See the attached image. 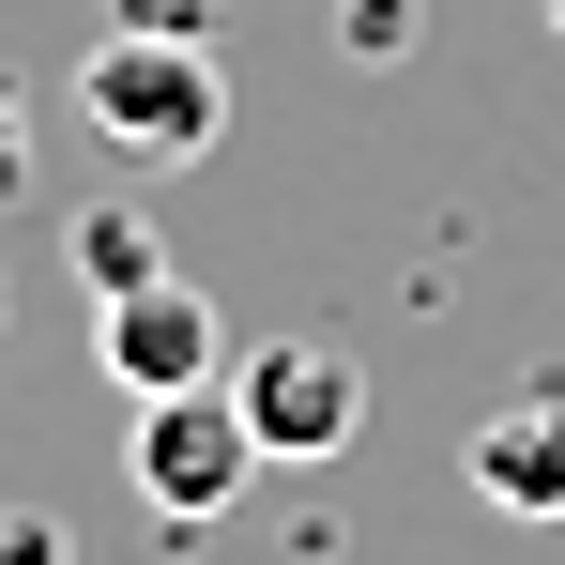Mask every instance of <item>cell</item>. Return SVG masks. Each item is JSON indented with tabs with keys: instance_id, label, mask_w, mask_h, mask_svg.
<instances>
[{
	"instance_id": "6da1fadb",
	"label": "cell",
	"mask_w": 565,
	"mask_h": 565,
	"mask_svg": "<svg viewBox=\"0 0 565 565\" xmlns=\"http://www.w3.org/2000/svg\"><path fill=\"white\" fill-rule=\"evenodd\" d=\"M77 122H93L107 153H138V169H199L230 138V62L199 31H122L107 15L93 62H77Z\"/></svg>"
},
{
	"instance_id": "5b68a950",
	"label": "cell",
	"mask_w": 565,
	"mask_h": 565,
	"mask_svg": "<svg viewBox=\"0 0 565 565\" xmlns=\"http://www.w3.org/2000/svg\"><path fill=\"white\" fill-rule=\"evenodd\" d=\"M459 473L504 504V520H565V367H535V382H504L489 413H473V444H459Z\"/></svg>"
},
{
	"instance_id": "52a82bcc",
	"label": "cell",
	"mask_w": 565,
	"mask_h": 565,
	"mask_svg": "<svg viewBox=\"0 0 565 565\" xmlns=\"http://www.w3.org/2000/svg\"><path fill=\"white\" fill-rule=\"evenodd\" d=\"M107 15H122V31H199V46H214V0H107Z\"/></svg>"
},
{
	"instance_id": "277c9868",
	"label": "cell",
	"mask_w": 565,
	"mask_h": 565,
	"mask_svg": "<svg viewBox=\"0 0 565 565\" xmlns=\"http://www.w3.org/2000/svg\"><path fill=\"white\" fill-rule=\"evenodd\" d=\"M93 352L122 397H184V382H230V337H214V306H199V276H138L93 306Z\"/></svg>"
},
{
	"instance_id": "7a4b0ae2",
	"label": "cell",
	"mask_w": 565,
	"mask_h": 565,
	"mask_svg": "<svg viewBox=\"0 0 565 565\" xmlns=\"http://www.w3.org/2000/svg\"><path fill=\"white\" fill-rule=\"evenodd\" d=\"M122 473H138V504H153V520H230V504H245V473H260V428H245V397H230V382H184V397H138Z\"/></svg>"
},
{
	"instance_id": "ba28073f",
	"label": "cell",
	"mask_w": 565,
	"mask_h": 565,
	"mask_svg": "<svg viewBox=\"0 0 565 565\" xmlns=\"http://www.w3.org/2000/svg\"><path fill=\"white\" fill-rule=\"evenodd\" d=\"M0 565H62V520H31V504H0Z\"/></svg>"
},
{
	"instance_id": "3957f363",
	"label": "cell",
	"mask_w": 565,
	"mask_h": 565,
	"mask_svg": "<svg viewBox=\"0 0 565 565\" xmlns=\"http://www.w3.org/2000/svg\"><path fill=\"white\" fill-rule=\"evenodd\" d=\"M230 397H245L260 459H337V444L367 428V367H352V352H321V337H260V352L230 367Z\"/></svg>"
},
{
	"instance_id": "9c48e42d",
	"label": "cell",
	"mask_w": 565,
	"mask_h": 565,
	"mask_svg": "<svg viewBox=\"0 0 565 565\" xmlns=\"http://www.w3.org/2000/svg\"><path fill=\"white\" fill-rule=\"evenodd\" d=\"M31 169V122H15V77H0V184Z\"/></svg>"
},
{
	"instance_id": "8992f818",
	"label": "cell",
	"mask_w": 565,
	"mask_h": 565,
	"mask_svg": "<svg viewBox=\"0 0 565 565\" xmlns=\"http://www.w3.org/2000/svg\"><path fill=\"white\" fill-rule=\"evenodd\" d=\"M77 276H93V306H107V290H138V276H169V245H153V230H138V214H122V199H93V214H77Z\"/></svg>"
}]
</instances>
